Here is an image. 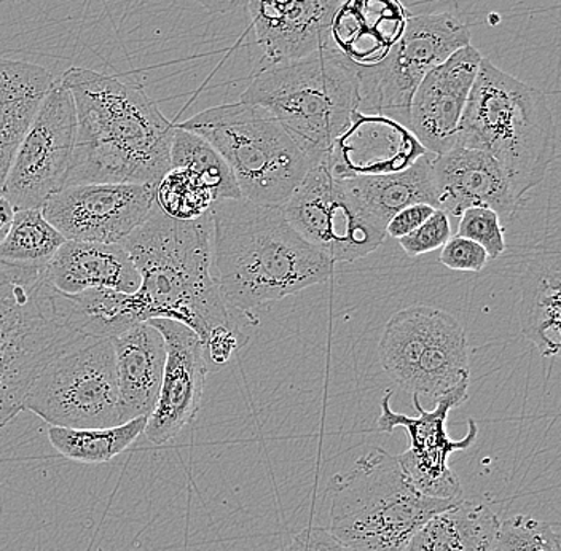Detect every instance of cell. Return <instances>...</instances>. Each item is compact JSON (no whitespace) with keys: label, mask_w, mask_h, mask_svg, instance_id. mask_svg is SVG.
I'll return each instance as SVG.
<instances>
[{"label":"cell","mask_w":561,"mask_h":551,"mask_svg":"<svg viewBox=\"0 0 561 551\" xmlns=\"http://www.w3.org/2000/svg\"><path fill=\"white\" fill-rule=\"evenodd\" d=\"M76 105L77 139L66 187L156 185L171 170L174 123L146 91L117 77L70 68L59 79Z\"/></svg>","instance_id":"1"},{"label":"cell","mask_w":561,"mask_h":551,"mask_svg":"<svg viewBox=\"0 0 561 551\" xmlns=\"http://www.w3.org/2000/svg\"><path fill=\"white\" fill-rule=\"evenodd\" d=\"M213 268L227 308L255 319L262 305L325 283L335 263L304 240L280 206L220 199L210 206Z\"/></svg>","instance_id":"2"},{"label":"cell","mask_w":561,"mask_h":551,"mask_svg":"<svg viewBox=\"0 0 561 551\" xmlns=\"http://www.w3.org/2000/svg\"><path fill=\"white\" fill-rule=\"evenodd\" d=\"M121 244L138 268V292L149 305L150 319L179 322L203 343L210 330L245 318L228 310L214 276L210 210L199 219L178 220L156 203Z\"/></svg>","instance_id":"3"},{"label":"cell","mask_w":561,"mask_h":551,"mask_svg":"<svg viewBox=\"0 0 561 551\" xmlns=\"http://www.w3.org/2000/svg\"><path fill=\"white\" fill-rule=\"evenodd\" d=\"M456 146L480 150L507 175L518 198L538 187L557 156L552 108L538 88L483 58Z\"/></svg>","instance_id":"4"},{"label":"cell","mask_w":561,"mask_h":551,"mask_svg":"<svg viewBox=\"0 0 561 551\" xmlns=\"http://www.w3.org/2000/svg\"><path fill=\"white\" fill-rule=\"evenodd\" d=\"M329 493V532L351 551H403L427 519L455 502L424 496L381 448L332 477Z\"/></svg>","instance_id":"5"},{"label":"cell","mask_w":561,"mask_h":551,"mask_svg":"<svg viewBox=\"0 0 561 551\" xmlns=\"http://www.w3.org/2000/svg\"><path fill=\"white\" fill-rule=\"evenodd\" d=\"M357 70L331 44L305 58L266 65L240 101L268 111L321 163L359 111Z\"/></svg>","instance_id":"6"},{"label":"cell","mask_w":561,"mask_h":551,"mask_svg":"<svg viewBox=\"0 0 561 551\" xmlns=\"http://www.w3.org/2000/svg\"><path fill=\"white\" fill-rule=\"evenodd\" d=\"M178 126L208 140L226 160L241 196L255 205L283 206L319 163L261 105L241 101L217 105Z\"/></svg>","instance_id":"7"},{"label":"cell","mask_w":561,"mask_h":551,"mask_svg":"<svg viewBox=\"0 0 561 551\" xmlns=\"http://www.w3.org/2000/svg\"><path fill=\"white\" fill-rule=\"evenodd\" d=\"M87 338L62 314L45 269L0 262V429L23 412L38 374Z\"/></svg>","instance_id":"8"},{"label":"cell","mask_w":561,"mask_h":551,"mask_svg":"<svg viewBox=\"0 0 561 551\" xmlns=\"http://www.w3.org/2000/svg\"><path fill=\"white\" fill-rule=\"evenodd\" d=\"M381 368L402 391L437 400L471 381L465 329L454 315L424 305L396 312L386 322Z\"/></svg>","instance_id":"9"},{"label":"cell","mask_w":561,"mask_h":551,"mask_svg":"<svg viewBox=\"0 0 561 551\" xmlns=\"http://www.w3.org/2000/svg\"><path fill=\"white\" fill-rule=\"evenodd\" d=\"M23 410L69 429L123 424L112 340L87 338L53 359L31 384Z\"/></svg>","instance_id":"10"},{"label":"cell","mask_w":561,"mask_h":551,"mask_svg":"<svg viewBox=\"0 0 561 551\" xmlns=\"http://www.w3.org/2000/svg\"><path fill=\"white\" fill-rule=\"evenodd\" d=\"M471 45V31L451 13L409 16L405 31L383 61L359 69V111L409 126L413 93L430 70Z\"/></svg>","instance_id":"11"},{"label":"cell","mask_w":561,"mask_h":551,"mask_svg":"<svg viewBox=\"0 0 561 551\" xmlns=\"http://www.w3.org/2000/svg\"><path fill=\"white\" fill-rule=\"evenodd\" d=\"M287 222L333 263H353L377 251L386 230L364 213L345 182L318 163L280 206Z\"/></svg>","instance_id":"12"},{"label":"cell","mask_w":561,"mask_h":551,"mask_svg":"<svg viewBox=\"0 0 561 551\" xmlns=\"http://www.w3.org/2000/svg\"><path fill=\"white\" fill-rule=\"evenodd\" d=\"M469 382L458 386L436 400V409L427 412L421 406L420 395L413 394V406L419 416L394 412L391 409L394 391L388 389L380 402V416L377 420L378 431L392 434L396 429L405 431L409 448L396 456L399 466L413 487L424 496L434 500L458 501L462 494L458 477L451 472L448 459L456 451H466L476 444L479 427L473 420L468 421V434L461 440H454L448 435V414L456 406L468 400Z\"/></svg>","instance_id":"13"},{"label":"cell","mask_w":561,"mask_h":551,"mask_svg":"<svg viewBox=\"0 0 561 551\" xmlns=\"http://www.w3.org/2000/svg\"><path fill=\"white\" fill-rule=\"evenodd\" d=\"M76 139V105L58 80L18 147L3 184V198L16 210L42 209L66 187Z\"/></svg>","instance_id":"14"},{"label":"cell","mask_w":561,"mask_h":551,"mask_svg":"<svg viewBox=\"0 0 561 551\" xmlns=\"http://www.w3.org/2000/svg\"><path fill=\"white\" fill-rule=\"evenodd\" d=\"M153 206V185L83 184L59 190L42 213L66 240L121 244Z\"/></svg>","instance_id":"15"},{"label":"cell","mask_w":561,"mask_h":551,"mask_svg":"<svg viewBox=\"0 0 561 551\" xmlns=\"http://www.w3.org/2000/svg\"><path fill=\"white\" fill-rule=\"evenodd\" d=\"M167 343L163 379L152 413L147 416L144 434L153 445H164L178 437L202 409L209 368L203 345L193 330L170 321L150 319Z\"/></svg>","instance_id":"16"},{"label":"cell","mask_w":561,"mask_h":551,"mask_svg":"<svg viewBox=\"0 0 561 551\" xmlns=\"http://www.w3.org/2000/svg\"><path fill=\"white\" fill-rule=\"evenodd\" d=\"M483 56L472 45L459 48L424 76L410 104L409 128L427 153L454 149Z\"/></svg>","instance_id":"17"},{"label":"cell","mask_w":561,"mask_h":551,"mask_svg":"<svg viewBox=\"0 0 561 551\" xmlns=\"http://www.w3.org/2000/svg\"><path fill=\"white\" fill-rule=\"evenodd\" d=\"M409 126L394 118L356 111L322 163L336 179L401 173L426 156Z\"/></svg>","instance_id":"18"},{"label":"cell","mask_w":561,"mask_h":551,"mask_svg":"<svg viewBox=\"0 0 561 551\" xmlns=\"http://www.w3.org/2000/svg\"><path fill=\"white\" fill-rule=\"evenodd\" d=\"M343 0H251L259 47L268 65L294 61L331 45L333 16Z\"/></svg>","instance_id":"19"},{"label":"cell","mask_w":561,"mask_h":551,"mask_svg":"<svg viewBox=\"0 0 561 551\" xmlns=\"http://www.w3.org/2000/svg\"><path fill=\"white\" fill-rule=\"evenodd\" d=\"M433 181L438 209L456 219L471 207H489L511 219L522 202L500 164L480 150L455 146L434 156Z\"/></svg>","instance_id":"20"},{"label":"cell","mask_w":561,"mask_h":551,"mask_svg":"<svg viewBox=\"0 0 561 551\" xmlns=\"http://www.w3.org/2000/svg\"><path fill=\"white\" fill-rule=\"evenodd\" d=\"M401 0H343L332 21L331 44L357 69L383 61L405 31Z\"/></svg>","instance_id":"21"},{"label":"cell","mask_w":561,"mask_h":551,"mask_svg":"<svg viewBox=\"0 0 561 551\" xmlns=\"http://www.w3.org/2000/svg\"><path fill=\"white\" fill-rule=\"evenodd\" d=\"M45 276L61 294L111 289L133 294L139 289L138 268L122 244L66 240L58 249Z\"/></svg>","instance_id":"22"},{"label":"cell","mask_w":561,"mask_h":551,"mask_svg":"<svg viewBox=\"0 0 561 551\" xmlns=\"http://www.w3.org/2000/svg\"><path fill=\"white\" fill-rule=\"evenodd\" d=\"M115 368L123 423L149 416L156 406L167 363V343L149 321L114 336Z\"/></svg>","instance_id":"23"},{"label":"cell","mask_w":561,"mask_h":551,"mask_svg":"<svg viewBox=\"0 0 561 551\" xmlns=\"http://www.w3.org/2000/svg\"><path fill=\"white\" fill-rule=\"evenodd\" d=\"M56 82L42 66L0 58V196L18 147Z\"/></svg>","instance_id":"24"},{"label":"cell","mask_w":561,"mask_h":551,"mask_svg":"<svg viewBox=\"0 0 561 551\" xmlns=\"http://www.w3.org/2000/svg\"><path fill=\"white\" fill-rule=\"evenodd\" d=\"M522 333L546 359L561 347V255L556 248L535 252L524 273L520 301Z\"/></svg>","instance_id":"25"},{"label":"cell","mask_w":561,"mask_h":551,"mask_svg":"<svg viewBox=\"0 0 561 551\" xmlns=\"http://www.w3.org/2000/svg\"><path fill=\"white\" fill-rule=\"evenodd\" d=\"M500 523L489 502L459 497L427 519L403 551H497Z\"/></svg>","instance_id":"26"},{"label":"cell","mask_w":561,"mask_h":551,"mask_svg":"<svg viewBox=\"0 0 561 551\" xmlns=\"http://www.w3.org/2000/svg\"><path fill=\"white\" fill-rule=\"evenodd\" d=\"M433 153H426L401 173L366 175L342 181L364 213L386 230L389 220L403 207L426 203L438 209L433 181Z\"/></svg>","instance_id":"27"},{"label":"cell","mask_w":561,"mask_h":551,"mask_svg":"<svg viewBox=\"0 0 561 551\" xmlns=\"http://www.w3.org/2000/svg\"><path fill=\"white\" fill-rule=\"evenodd\" d=\"M59 305L72 329L90 338H114L139 322L150 321L149 305L138 290L133 294L111 289L73 295L59 292Z\"/></svg>","instance_id":"28"},{"label":"cell","mask_w":561,"mask_h":551,"mask_svg":"<svg viewBox=\"0 0 561 551\" xmlns=\"http://www.w3.org/2000/svg\"><path fill=\"white\" fill-rule=\"evenodd\" d=\"M147 416L135 417L118 426L104 429H69L51 426V447L70 461L82 464H104L126 451L146 429Z\"/></svg>","instance_id":"29"},{"label":"cell","mask_w":561,"mask_h":551,"mask_svg":"<svg viewBox=\"0 0 561 551\" xmlns=\"http://www.w3.org/2000/svg\"><path fill=\"white\" fill-rule=\"evenodd\" d=\"M65 241L66 238L45 219L42 209H20L0 244V262L45 269Z\"/></svg>","instance_id":"30"},{"label":"cell","mask_w":561,"mask_h":551,"mask_svg":"<svg viewBox=\"0 0 561 551\" xmlns=\"http://www.w3.org/2000/svg\"><path fill=\"white\" fill-rule=\"evenodd\" d=\"M171 168H185L198 175L213 193L214 203L220 199H241L240 188L230 168L208 140L175 125L171 146Z\"/></svg>","instance_id":"31"},{"label":"cell","mask_w":561,"mask_h":551,"mask_svg":"<svg viewBox=\"0 0 561 551\" xmlns=\"http://www.w3.org/2000/svg\"><path fill=\"white\" fill-rule=\"evenodd\" d=\"M156 203L173 219L195 220L209 213L214 196L198 175L185 168H171L156 185Z\"/></svg>","instance_id":"32"},{"label":"cell","mask_w":561,"mask_h":551,"mask_svg":"<svg viewBox=\"0 0 561 551\" xmlns=\"http://www.w3.org/2000/svg\"><path fill=\"white\" fill-rule=\"evenodd\" d=\"M497 551H561L559 523L515 515L500 523Z\"/></svg>","instance_id":"33"},{"label":"cell","mask_w":561,"mask_h":551,"mask_svg":"<svg viewBox=\"0 0 561 551\" xmlns=\"http://www.w3.org/2000/svg\"><path fill=\"white\" fill-rule=\"evenodd\" d=\"M458 237L468 238L485 249L490 259H497L506 251L501 217L489 207H471L459 217Z\"/></svg>","instance_id":"34"},{"label":"cell","mask_w":561,"mask_h":551,"mask_svg":"<svg viewBox=\"0 0 561 551\" xmlns=\"http://www.w3.org/2000/svg\"><path fill=\"white\" fill-rule=\"evenodd\" d=\"M244 325H259L257 319L238 318L210 330L203 345L206 364L209 370H219L226 367L248 343V336L244 333Z\"/></svg>","instance_id":"35"},{"label":"cell","mask_w":561,"mask_h":551,"mask_svg":"<svg viewBox=\"0 0 561 551\" xmlns=\"http://www.w3.org/2000/svg\"><path fill=\"white\" fill-rule=\"evenodd\" d=\"M450 219L444 210L436 209V213L426 222L398 241L409 257H420V255L442 249V245L450 240Z\"/></svg>","instance_id":"36"},{"label":"cell","mask_w":561,"mask_h":551,"mask_svg":"<svg viewBox=\"0 0 561 551\" xmlns=\"http://www.w3.org/2000/svg\"><path fill=\"white\" fill-rule=\"evenodd\" d=\"M489 260L482 245L458 234L442 245L440 263L455 272H482Z\"/></svg>","instance_id":"37"},{"label":"cell","mask_w":561,"mask_h":551,"mask_svg":"<svg viewBox=\"0 0 561 551\" xmlns=\"http://www.w3.org/2000/svg\"><path fill=\"white\" fill-rule=\"evenodd\" d=\"M434 213H436V207L426 205V203H416V205L403 207L386 225V237L401 240V238L416 230L420 225L426 222Z\"/></svg>","instance_id":"38"},{"label":"cell","mask_w":561,"mask_h":551,"mask_svg":"<svg viewBox=\"0 0 561 551\" xmlns=\"http://www.w3.org/2000/svg\"><path fill=\"white\" fill-rule=\"evenodd\" d=\"M284 551H351L348 547L343 546L339 539H335L324 528L301 529L298 535L293 537L289 546Z\"/></svg>","instance_id":"39"},{"label":"cell","mask_w":561,"mask_h":551,"mask_svg":"<svg viewBox=\"0 0 561 551\" xmlns=\"http://www.w3.org/2000/svg\"><path fill=\"white\" fill-rule=\"evenodd\" d=\"M203 9L208 10L209 13H231L237 10L245 9L251 0H195Z\"/></svg>","instance_id":"40"},{"label":"cell","mask_w":561,"mask_h":551,"mask_svg":"<svg viewBox=\"0 0 561 551\" xmlns=\"http://www.w3.org/2000/svg\"><path fill=\"white\" fill-rule=\"evenodd\" d=\"M15 213L16 209L12 206V203H10L9 199L3 198V196H0V244H2L7 234H9Z\"/></svg>","instance_id":"41"}]
</instances>
